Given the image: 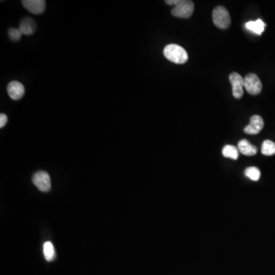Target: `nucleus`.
Instances as JSON below:
<instances>
[{
    "mask_svg": "<svg viewBox=\"0 0 275 275\" xmlns=\"http://www.w3.org/2000/svg\"><path fill=\"white\" fill-rule=\"evenodd\" d=\"M164 55L168 61L178 65H183L188 60V52L180 45H167L164 49Z\"/></svg>",
    "mask_w": 275,
    "mask_h": 275,
    "instance_id": "1",
    "label": "nucleus"
},
{
    "mask_svg": "<svg viewBox=\"0 0 275 275\" xmlns=\"http://www.w3.org/2000/svg\"><path fill=\"white\" fill-rule=\"evenodd\" d=\"M214 25L220 29H226L231 24L230 15L227 9L223 6H217L212 12Z\"/></svg>",
    "mask_w": 275,
    "mask_h": 275,
    "instance_id": "2",
    "label": "nucleus"
},
{
    "mask_svg": "<svg viewBox=\"0 0 275 275\" xmlns=\"http://www.w3.org/2000/svg\"><path fill=\"white\" fill-rule=\"evenodd\" d=\"M194 11V3L191 0H181L171 11L174 16L178 18H188L192 15Z\"/></svg>",
    "mask_w": 275,
    "mask_h": 275,
    "instance_id": "3",
    "label": "nucleus"
},
{
    "mask_svg": "<svg viewBox=\"0 0 275 275\" xmlns=\"http://www.w3.org/2000/svg\"><path fill=\"white\" fill-rule=\"evenodd\" d=\"M244 86L249 94L256 96L262 90V83L257 75L249 73L244 78Z\"/></svg>",
    "mask_w": 275,
    "mask_h": 275,
    "instance_id": "4",
    "label": "nucleus"
},
{
    "mask_svg": "<svg viewBox=\"0 0 275 275\" xmlns=\"http://www.w3.org/2000/svg\"><path fill=\"white\" fill-rule=\"evenodd\" d=\"M34 184L42 192H47L51 189L50 176L45 171H38L34 174L32 178Z\"/></svg>",
    "mask_w": 275,
    "mask_h": 275,
    "instance_id": "5",
    "label": "nucleus"
},
{
    "mask_svg": "<svg viewBox=\"0 0 275 275\" xmlns=\"http://www.w3.org/2000/svg\"><path fill=\"white\" fill-rule=\"evenodd\" d=\"M229 81L232 87V94L235 99H240L243 96L244 78L239 73L234 72L229 75Z\"/></svg>",
    "mask_w": 275,
    "mask_h": 275,
    "instance_id": "6",
    "label": "nucleus"
},
{
    "mask_svg": "<svg viewBox=\"0 0 275 275\" xmlns=\"http://www.w3.org/2000/svg\"><path fill=\"white\" fill-rule=\"evenodd\" d=\"M22 5L31 13L39 15L45 10L46 2L44 0H23Z\"/></svg>",
    "mask_w": 275,
    "mask_h": 275,
    "instance_id": "7",
    "label": "nucleus"
},
{
    "mask_svg": "<svg viewBox=\"0 0 275 275\" xmlns=\"http://www.w3.org/2000/svg\"><path fill=\"white\" fill-rule=\"evenodd\" d=\"M263 119L260 116L255 115L251 117L250 123L244 129V132L248 135H257L263 130Z\"/></svg>",
    "mask_w": 275,
    "mask_h": 275,
    "instance_id": "8",
    "label": "nucleus"
},
{
    "mask_svg": "<svg viewBox=\"0 0 275 275\" xmlns=\"http://www.w3.org/2000/svg\"><path fill=\"white\" fill-rule=\"evenodd\" d=\"M8 96L14 100H20L25 93V87L20 82L12 81L7 86Z\"/></svg>",
    "mask_w": 275,
    "mask_h": 275,
    "instance_id": "9",
    "label": "nucleus"
},
{
    "mask_svg": "<svg viewBox=\"0 0 275 275\" xmlns=\"http://www.w3.org/2000/svg\"><path fill=\"white\" fill-rule=\"evenodd\" d=\"M18 29L22 32V35H31L35 32L36 23L32 18L25 17L21 21Z\"/></svg>",
    "mask_w": 275,
    "mask_h": 275,
    "instance_id": "10",
    "label": "nucleus"
},
{
    "mask_svg": "<svg viewBox=\"0 0 275 275\" xmlns=\"http://www.w3.org/2000/svg\"><path fill=\"white\" fill-rule=\"evenodd\" d=\"M238 148L239 151L245 156H253L258 152V148L246 139H242L239 141Z\"/></svg>",
    "mask_w": 275,
    "mask_h": 275,
    "instance_id": "11",
    "label": "nucleus"
},
{
    "mask_svg": "<svg viewBox=\"0 0 275 275\" xmlns=\"http://www.w3.org/2000/svg\"><path fill=\"white\" fill-rule=\"evenodd\" d=\"M245 26L249 30L252 31L254 33L257 35H262V32L265 30V24L261 19L256 21H250L245 24Z\"/></svg>",
    "mask_w": 275,
    "mask_h": 275,
    "instance_id": "12",
    "label": "nucleus"
},
{
    "mask_svg": "<svg viewBox=\"0 0 275 275\" xmlns=\"http://www.w3.org/2000/svg\"><path fill=\"white\" fill-rule=\"evenodd\" d=\"M222 155L225 158H231V159L237 160L239 158V150L235 146L227 144L222 148Z\"/></svg>",
    "mask_w": 275,
    "mask_h": 275,
    "instance_id": "13",
    "label": "nucleus"
},
{
    "mask_svg": "<svg viewBox=\"0 0 275 275\" xmlns=\"http://www.w3.org/2000/svg\"><path fill=\"white\" fill-rule=\"evenodd\" d=\"M262 153L264 155L272 156L275 154V142L271 140H265L262 143Z\"/></svg>",
    "mask_w": 275,
    "mask_h": 275,
    "instance_id": "14",
    "label": "nucleus"
},
{
    "mask_svg": "<svg viewBox=\"0 0 275 275\" xmlns=\"http://www.w3.org/2000/svg\"><path fill=\"white\" fill-rule=\"evenodd\" d=\"M44 255H45V259L48 262H52L55 259V249H54V245L52 242H45L44 245Z\"/></svg>",
    "mask_w": 275,
    "mask_h": 275,
    "instance_id": "15",
    "label": "nucleus"
},
{
    "mask_svg": "<svg viewBox=\"0 0 275 275\" xmlns=\"http://www.w3.org/2000/svg\"><path fill=\"white\" fill-rule=\"evenodd\" d=\"M245 174L247 178L253 181H258L261 178V171L256 167H249L246 168Z\"/></svg>",
    "mask_w": 275,
    "mask_h": 275,
    "instance_id": "16",
    "label": "nucleus"
},
{
    "mask_svg": "<svg viewBox=\"0 0 275 275\" xmlns=\"http://www.w3.org/2000/svg\"><path fill=\"white\" fill-rule=\"evenodd\" d=\"M8 38H10L11 40L13 42H17V41L20 40V38H22V32L18 28H11L8 29Z\"/></svg>",
    "mask_w": 275,
    "mask_h": 275,
    "instance_id": "17",
    "label": "nucleus"
},
{
    "mask_svg": "<svg viewBox=\"0 0 275 275\" xmlns=\"http://www.w3.org/2000/svg\"><path fill=\"white\" fill-rule=\"evenodd\" d=\"M8 122V117L4 113L0 114V128H3Z\"/></svg>",
    "mask_w": 275,
    "mask_h": 275,
    "instance_id": "18",
    "label": "nucleus"
},
{
    "mask_svg": "<svg viewBox=\"0 0 275 275\" xmlns=\"http://www.w3.org/2000/svg\"><path fill=\"white\" fill-rule=\"evenodd\" d=\"M180 2H181V0H167V1H165L166 3L168 4V5H178Z\"/></svg>",
    "mask_w": 275,
    "mask_h": 275,
    "instance_id": "19",
    "label": "nucleus"
}]
</instances>
